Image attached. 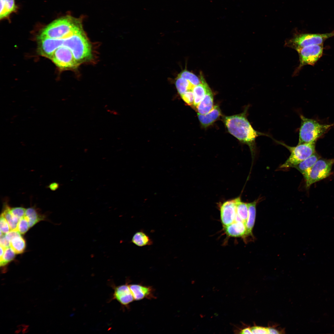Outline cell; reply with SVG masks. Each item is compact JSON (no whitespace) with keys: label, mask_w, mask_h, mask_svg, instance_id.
I'll list each match as a JSON object with an SVG mask.
<instances>
[{"label":"cell","mask_w":334,"mask_h":334,"mask_svg":"<svg viewBox=\"0 0 334 334\" xmlns=\"http://www.w3.org/2000/svg\"><path fill=\"white\" fill-rule=\"evenodd\" d=\"M247 108L240 114L225 117L224 121L229 133L243 143L248 145L253 156L256 150V139L264 135L269 136L264 133L255 130L246 117Z\"/></svg>","instance_id":"obj_1"},{"label":"cell","mask_w":334,"mask_h":334,"mask_svg":"<svg viewBox=\"0 0 334 334\" xmlns=\"http://www.w3.org/2000/svg\"><path fill=\"white\" fill-rule=\"evenodd\" d=\"M83 30L80 19L66 16L56 20L44 28L38 37L64 39Z\"/></svg>","instance_id":"obj_2"},{"label":"cell","mask_w":334,"mask_h":334,"mask_svg":"<svg viewBox=\"0 0 334 334\" xmlns=\"http://www.w3.org/2000/svg\"><path fill=\"white\" fill-rule=\"evenodd\" d=\"M54 41L57 49L64 46L70 49L80 64L92 58L91 46L83 30L65 38L54 39Z\"/></svg>","instance_id":"obj_3"},{"label":"cell","mask_w":334,"mask_h":334,"mask_svg":"<svg viewBox=\"0 0 334 334\" xmlns=\"http://www.w3.org/2000/svg\"><path fill=\"white\" fill-rule=\"evenodd\" d=\"M301 124L299 129L298 144L316 142L333 124H322L301 114Z\"/></svg>","instance_id":"obj_4"},{"label":"cell","mask_w":334,"mask_h":334,"mask_svg":"<svg viewBox=\"0 0 334 334\" xmlns=\"http://www.w3.org/2000/svg\"><path fill=\"white\" fill-rule=\"evenodd\" d=\"M277 143L287 148L290 155L286 161L280 167V168L293 167L307 159L315 152L316 142L298 144L294 147L288 146L284 143L274 139Z\"/></svg>","instance_id":"obj_5"},{"label":"cell","mask_w":334,"mask_h":334,"mask_svg":"<svg viewBox=\"0 0 334 334\" xmlns=\"http://www.w3.org/2000/svg\"><path fill=\"white\" fill-rule=\"evenodd\" d=\"M333 36L334 30L331 32L323 34H302L289 40L285 44L296 50L310 45H323L326 40Z\"/></svg>","instance_id":"obj_6"},{"label":"cell","mask_w":334,"mask_h":334,"mask_svg":"<svg viewBox=\"0 0 334 334\" xmlns=\"http://www.w3.org/2000/svg\"><path fill=\"white\" fill-rule=\"evenodd\" d=\"M334 163V159L319 158L304 178L306 188H308L313 184L328 177Z\"/></svg>","instance_id":"obj_7"},{"label":"cell","mask_w":334,"mask_h":334,"mask_svg":"<svg viewBox=\"0 0 334 334\" xmlns=\"http://www.w3.org/2000/svg\"><path fill=\"white\" fill-rule=\"evenodd\" d=\"M49 59L62 70L75 69L80 64L75 59L71 50L64 46L58 48Z\"/></svg>","instance_id":"obj_8"},{"label":"cell","mask_w":334,"mask_h":334,"mask_svg":"<svg viewBox=\"0 0 334 334\" xmlns=\"http://www.w3.org/2000/svg\"><path fill=\"white\" fill-rule=\"evenodd\" d=\"M323 49L321 45H310L296 49L300 62L297 70L306 65L314 66L322 56Z\"/></svg>","instance_id":"obj_9"},{"label":"cell","mask_w":334,"mask_h":334,"mask_svg":"<svg viewBox=\"0 0 334 334\" xmlns=\"http://www.w3.org/2000/svg\"><path fill=\"white\" fill-rule=\"evenodd\" d=\"M128 282L125 284L114 287L112 299H116L123 306L128 307L134 300L130 289Z\"/></svg>","instance_id":"obj_10"},{"label":"cell","mask_w":334,"mask_h":334,"mask_svg":"<svg viewBox=\"0 0 334 334\" xmlns=\"http://www.w3.org/2000/svg\"><path fill=\"white\" fill-rule=\"evenodd\" d=\"M220 217L223 227L233 223L236 215L235 199L226 201L220 207Z\"/></svg>","instance_id":"obj_11"},{"label":"cell","mask_w":334,"mask_h":334,"mask_svg":"<svg viewBox=\"0 0 334 334\" xmlns=\"http://www.w3.org/2000/svg\"><path fill=\"white\" fill-rule=\"evenodd\" d=\"M129 286L134 300L139 301L144 298L148 299L156 298L155 289L151 286L141 284H129Z\"/></svg>","instance_id":"obj_12"},{"label":"cell","mask_w":334,"mask_h":334,"mask_svg":"<svg viewBox=\"0 0 334 334\" xmlns=\"http://www.w3.org/2000/svg\"><path fill=\"white\" fill-rule=\"evenodd\" d=\"M225 233L228 236L233 237L246 236V225L241 221H234L232 224L223 227Z\"/></svg>","instance_id":"obj_13"},{"label":"cell","mask_w":334,"mask_h":334,"mask_svg":"<svg viewBox=\"0 0 334 334\" xmlns=\"http://www.w3.org/2000/svg\"><path fill=\"white\" fill-rule=\"evenodd\" d=\"M206 94L196 107L198 113L204 114L209 112L213 108V96L208 84L206 86Z\"/></svg>","instance_id":"obj_14"},{"label":"cell","mask_w":334,"mask_h":334,"mask_svg":"<svg viewBox=\"0 0 334 334\" xmlns=\"http://www.w3.org/2000/svg\"><path fill=\"white\" fill-rule=\"evenodd\" d=\"M197 114L199 120L201 125L206 127L211 125L219 118L221 115V112L219 107L216 105L206 114Z\"/></svg>","instance_id":"obj_15"},{"label":"cell","mask_w":334,"mask_h":334,"mask_svg":"<svg viewBox=\"0 0 334 334\" xmlns=\"http://www.w3.org/2000/svg\"><path fill=\"white\" fill-rule=\"evenodd\" d=\"M320 158L319 155L315 152L294 168L302 174L304 178L307 176L315 163Z\"/></svg>","instance_id":"obj_16"},{"label":"cell","mask_w":334,"mask_h":334,"mask_svg":"<svg viewBox=\"0 0 334 334\" xmlns=\"http://www.w3.org/2000/svg\"><path fill=\"white\" fill-rule=\"evenodd\" d=\"M257 201L247 203L248 208V216L246 224V236L252 235V231L254 225L256 213Z\"/></svg>","instance_id":"obj_17"},{"label":"cell","mask_w":334,"mask_h":334,"mask_svg":"<svg viewBox=\"0 0 334 334\" xmlns=\"http://www.w3.org/2000/svg\"><path fill=\"white\" fill-rule=\"evenodd\" d=\"M201 83L195 86L193 89L194 96V106L196 107L204 97L206 92L207 83L202 75L200 76Z\"/></svg>","instance_id":"obj_18"},{"label":"cell","mask_w":334,"mask_h":334,"mask_svg":"<svg viewBox=\"0 0 334 334\" xmlns=\"http://www.w3.org/2000/svg\"><path fill=\"white\" fill-rule=\"evenodd\" d=\"M131 242L140 247L149 246L153 244V241L149 237L143 230L136 232L133 235Z\"/></svg>","instance_id":"obj_19"},{"label":"cell","mask_w":334,"mask_h":334,"mask_svg":"<svg viewBox=\"0 0 334 334\" xmlns=\"http://www.w3.org/2000/svg\"><path fill=\"white\" fill-rule=\"evenodd\" d=\"M25 217L28 220L30 227H32L40 221L44 220V215L41 214L34 208L26 209Z\"/></svg>","instance_id":"obj_20"},{"label":"cell","mask_w":334,"mask_h":334,"mask_svg":"<svg viewBox=\"0 0 334 334\" xmlns=\"http://www.w3.org/2000/svg\"><path fill=\"white\" fill-rule=\"evenodd\" d=\"M175 84L178 91L181 95L187 91L192 90L195 86L188 80L179 74L176 78Z\"/></svg>","instance_id":"obj_21"},{"label":"cell","mask_w":334,"mask_h":334,"mask_svg":"<svg viewBox=\"0 0 334 334\" xmlns=\"http://www.w3.org/2000/svg\"><path fill=\"white\" fill-rule=\"evenodd\" d=\"M235 199L236 214L246 225L248 216V208L247 203L242 202L240 197H238Z\"/></svg>","instance_id":"obj_22"},{"label":"cell","mask_w":334,"mask_h":334,"mask_svg":"<svg viewBox=\"0 0 334 334\" xmlns=\"http://www.w3.org/2000/svg\"><path fill=\"white\" fill-rule=\"evenodd\" d=\"M15 8L14 0H0V19L8 16Z\"/></svg>","instance_id":"obj_23"},{"label":"cell","mask_w":334,"mask_h":334,"mask_svg":"<svg viewBox=\"0 0 334 334\" xmlns=\"http://www.w3.org/2000/svg\"><path fill=\"white\" fill-rule=\"evenodd\" d=\"M11 208L7 205H5L3 210L1 214L6 219L9 225L11 230H17L19 219L14 216L10 211Z\"/></svg>","instance_id":"obj_24"},{"label":"cell","mask_w":334,"mask_h":334,"mask_svg":"<svg viewBox=\"0 0 334 334\" xmlns=\"http://www.w3.org/2000/svg\"><path fill=\"white\" fill-rule=\"evenodd\" d=\"M10 247L16 254L23 253L26 247V242L21 235L17 236L10 241Z\"/></svg>","instance_id":"obj_25"},{"label":"cell","mask_w":334,"mask_h":334,"mask_svg":"<svg viewBox=\"0 0 334 334\" xmlns=\"http://www.w3.org/2000/svg\"><path fill=\"white\" fill-rule=\"evenodd\" d=\"M15 254L10 246L6 248L2 256L0 259L1 267H4L11 261L15 258Z\"/></svg>","instance_id":"obj_26"},{"label":"cell","mask_w":334,"mask_h":334,"mask_svg":"<svg viewBox=\"0 0 334 334\" xmlns=\"http://www.w3.org/2000/svg\"><path fill=\"white\" fill-rule=\"evenodd\" d=\"M182 77L188 80L194 85L196 86L201 83L200 79L192 73L184 70L179 74Z\"/></svg>","instance_id":"obj_27"},{"label":"cell","mask_w":334,"mask_h":334,"mask_svg":"<svg viewBox=\"0 0 334 334\" xmlns=\"http://www.w3.org/2000/svg\"><path fill=\"white\" fill-rule=\"evenodd\" d=\"M30 228L28 222L24 216L19 220L17 230L21 234H24Z\"/></svg>","instance_id":"obj_28"},{"label":"cell","mask_w":334,"mask_h":334,"mask_svg":"<svg viewBox=\"0 0 334 334\" xmlns=\"http://www.w3.org/2000/svg\"><path fill=\"white\" fill-rule=\"evenodd\" d=\"M26 209L21 207L13 208H10L12 214L19 220L25 216Z\"/></svg>","instance_id":"obj_29"},{"label":"cell","mask_w":334,"mask_h":334,"mask_svg":"<svg viewBox=\"0 0 334 334\" xmlns=\"http://www.w3.org/2000/svg\"><path fill=\"white\" fill-rule=\"evenodd\" d=\"M183 101L189 105H193L194 96L192 90L187 91L181 95Z\"/></svg>","instance_id":"obj_30"},{"label":"cell","mask_w":334,"mask_h":334,"mask_svg":"<svg viewBox=\"0 0 334 334\" xmlns=\"http://www.w3.org/2000/svg\"><path fill=\"white\" fill-rule=\"evenodd\" d=\"M0 231L4 234L7 233L11 230L7 221L1 215L0 220Z\"/></svg>","instance_id":"obj_31"},{"label":"cell","mask_w":334,"mask_h":334,"mask_svg":"<svg viewBox=\"0 0 334 334\" xmlns=\"http://www.w3.org/2000/svg\"><path fill=\"white\" fill-rule=\"evenodd\" d=\"M250 329L252 334H268L267 328L255 325Z\"/></svg>","instance_id":"obj_32"},{"label":"cell","mask_w":334,"mask_h":334,"mask_svg":"<svg viewBox=\"0 0 334 334\" xmlns=\"http://www.w3.org/2000/svg\"><path fill=\"white\" fill-rule=\"evenodd\" d=\"M20 235H21V234L16 230H11L7 233L5 234L6 238L10 242L15 237Z\"/></svg>","instance_id":"obj_33"},{"label":"cell","mask_w":334,"mask_h":334,"mask_svg":"<svg viewBox=\"0 0 334 334\" xmlns=\"http://www.w3.org/2000/svg\"><path fill=\"white\" fill-rule=\"evenodd\" d=\"M5 234H3L0 236V246L6 249L10 246V242L5 238Z\"/></svg>","instance_id":"obj_34"},{"label":"cell","mask_w":334,"mask_h":334,"mask_svg":"<svg viewBox=\"0 0 334 334\" xmlns=\"http://www.w3.org/2000/svg\"><path fill=\"white\" fill-rule=\"evenodd\" d=\"M268 334H280L282 333V331H280L274 327H269L267 328Z\"/></svg>","instance_id":"obj_35"},{"label":"cell","mask_w":334,"mask_h":334,"mask_svg":"<svg viewBox=\"0 0 334 334\" xmlns=\"http://www.w3.org/2000/svg\"><path fill=\"white\" fill-rule=\"evenodd\" d=\"M239 332V333L240 334H252L250 327L240 329Z\"/></svg>","instance_id":"obj_36"},{"label":"cell","mask_w":334,"mask_h":334,"mask_svg":"<svg viewBox=\"0 0 334 334\" xmlns=\"http://www.w3.org/2000/svg\"><path fill=\"white\" fill-rule=\"evenodd\" d=\"M59 186V184L55 182L51 183L49 186V188L52 191H55L57 190Z\"/></svg>","instance_id":"obj_37"},{"label":"cell","mask_w":334,"mask_h":334,"mask_svg":"<svg viewBox=\"0 0 334 334\" xmlns=\"http://www.w3.org/2000/svg\"><path fill=\"white\" fill-rule=\"evenodd\" d=\"M5 249V248L0 246V258H1L2 256L4 254Z\"/></svg>","instance_id":"obj_38"}]
</instances>
